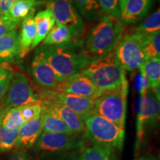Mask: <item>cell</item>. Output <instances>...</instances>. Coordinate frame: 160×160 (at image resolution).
Returning a JSON list of instances; mask_svg holds the SVG:
<instances>
[{
    "label": "cell",
    "instance_id": "cell-1",
    "mask_svg": "<svg viewBox=\"0 0 160 160\" xmlns=\"http://www.w3.org/2000/svg\"><path fill=\"white\" fill-rule=\"evenodd\" d=\"M37 52L65 79L82 72L97 59L88 53L81 40L59 45H42Z\"/></svg>",
    "mask_w": 160,
    "mask_h": 160
},
{
    "label": "cell",
    "instance_id": "cell-2",
    "mask_svg": "<svg viewBox=\"0 0 160 160\" xmlns=\"http://www.w3.org/2000/svg\"><path fill=\"white\" fill-rule=\"evenodd\" d=\"M82 73L89 78L102 94L112 91H128L125 70L118 61L114 50L93 60Z\"/></svg>",
    "mask_w": 160,
    "mask_h": 160
},
{
    "label": "cell",
    "instance_id": "cell-3",
    "mask_svg": "<svg viewBox=\"0 0 160 160\" xmlns=\"http://www.w3.org/2000/svg\"><path fill=\"white\" fill-rule=\"evenodd\" d=\"M125 25L120 19L107 14L102 16L88 36L85 45L86 51L96 58L113 51L122 38Z\"/></svg>",
    "mask_w": 160,
    "mask_h": 160
},
{
    "label": "cell",
    "instance_id": "cell-4",
    "mask_svg": "<svg viewBox=\"0 0 160 160\" xmlns=\"http://www.w3.org/2000/svg\"><path fill=\"white\" fill-rule=\"evenodd\" d=\"M85 137L97 145L114 149L122 148L125 128H121L101 116L93 113L84 119Z\"/></svg>",
    "mask_w": 160,
    "mask_h": 160
},
{
    "label": "cell",
    "instance_id": "cell-5",
    "mask_svg": "<svg viewBox=\"0 0 160 160\" xmlns=\"http://www.w3.org/2000/svg\"><path fill=\"white\" fill-rule=\"evenodd\" d=\"M32 104H41L40 93L33 88V85L25 74L13 73L8 89L0 100V106L8 110Z\"/></svg>",
    "mask_w": 160,
    "mask_h": 160
},
{
    "label": "cell",
    "instance_id": "cell-6",
    "mask_svg": "<svg viewBox=\"0 0 160 160\" xmlns=\"http://www.w3.org/2000/svg\"><path fill=\"white\" fill-rule=\"evenodd\" d=\"M125 91H112L99 95L94 100V113L121 128H125L127 111Z\"/></svg>",
    "mask_w": 160,
    "mask_h": 160
},
{
    "label": "cell",
    "instance_id": "cell-7",
    "mask_svg": "<svg viewBox=\"0 0 160 160\" xmlns=\"http://www.w3.org/2000/svg\"><path fill=\"white\" fill-rule=\"evenodd\" d=\"M142 33H134L122 38L114 48V53L124 70L133 71L139 69L145 60Z\"/></svg>",
    "mask_w": 160,
    "mask_h": 160
},
{
    "label": "cell",
    "instance_id": "cell-8",
    "mask_svg": "<svg viewBox=\"0 0 160 160\" xmlns=\"http://www.w3.org/2000/svg\"><path fill=\"white\" fill-rule=\"evenodd\" d=\"M46 5L51 11L55 22L67 27L71 32L74 41L80 40L85 25L71 0H48Z\"/></svg>",
    "mask_w": 160,
    "mask_h": 160
},
{
    "label": "cell",
    "instance_id": "cell-9",
    "mask_svg": "<svg viewBox=\"0 0 160 160\" xmlns=\"http://www.w3.org/2000/svg\"><path fill=\"white\" fill-rule=\"evenodd\" d=\"M41 101L61 104L69 108L84 119L94 113V98L79 97L51 89L40 92Z\"/></svg>",
    "mask_w": 160,
    "mask_h": 160
},
{
    "label": "cell",
    "instance_id": "cell-10",
    "mask_svg": "<svg viewBox=\"0 0 160 160\" xmlns=\"http://www.w3.org/2000/svg\"><path fill=\"white\" fill-rule=\"evenodd\" d=\"M82 142L73 135L42 132L36 142V150L42 153H64L79 148Z\"/></svg>",
    "mask_w": 160,
    "mask_h": 160
},
{
    "label": "cell",
    "instance_id": "cell-11",
    "mask_svg": "<svg viewBox=\"0 0 160 160\" xmlns=\"http://www.w3.org/2000/svg\"><path fill=\"white\" fill-rule=\"evenodd\" d=\"M53 91L94 99L102 94L89 78L82 72L61 82Z\"/></svg>",
    "mask_w": 160,
    "mask_h": 160
},
{
    "label": "cell",
    "instance_id": "cell-12",
    "mask_svg": "<svg viewBox=\"0 0 160 160\" xmlns=\"http://www.w3.org/2000/svg\"><path fill=\"white\" fill-rule=\"evenodd\" d=\"M31 73L36 82L47 89L54 90L65 80L57 74L47 61L36 51L31 62Z\"/></svg>",
    "mask_w": 160,
    "mask_h": 160
},
{
    "label": "cell",
    "instance_id": "cell-13",
    "mask_svg": "<svg viewBox=\"0 0 160 160\" xmlns=\"http://www.w3.org/2000/svg\"><path fill=\"white\" fill-rule=\"evenodd\" d=\"M142 97L137 118L138 138L142 137V127L147 122L156 121L159 116V101L157 100L153 91L145 90L141 92Z\"/></svg>",
    "mask_w": 160,
    "mask_h": 160
},
{
    "label": "cell",
    "instance_id": "cell-14",
    "mask_svg": "<svg viewBox=\"0 0 160 160\" xmlns=\"http://www.w3.org/2000/svg\"><path fill=\"white\" fill-rule=\"evenodd\" d=\"M42 109L47 110L62 119L71 130L73 134H79L85 132L83 118L69 108L61 104L41 101Z\"/></svg>",
    "mask_w": 160,
    "mask_h": 160
},
{
    "label": "cell",
    "instance_id": "cell-15",
    "mask_svg": "<svg viewBox=\"0 0 160 160\" xmlns=\"http://www.w3.org/2000/svg\"><path fill=\"white\" fill-rule=\"evenodd\" d=\"M153 0H119L120 19L125 25L137 22L151 9Z\"/></svg>",
    "mask_w": 160,
    "mask_h": 160
},
{
    "label": "cell",
    "instance_id": "cell-16",
    "mask_svg": "<svg viewBox=\"0 0 160 160\" xmlns=\"http://www.w3.org/2000/svg\"><path fill=\"white\" fill-rule=\"evenodd\" d=\"M19 54V33L17 28L0 37V62L14 61Z\"/></svg>",
    "mask_w": 160,
    "mask_h": 160
},
{
    "label": "cell",
    "instance_id": "cell-17",
    "mask_svg": "<svg viewBox=\"0 0 160 160\" xmlns=\"http://www.w3.org/2000/svg\"><path fill=\"white\" fill-rule=\"evenodd\" d=\"M18 132L17 147L24 148L33 147L42 133V125L40 117L26 122L18 129Z\"/></svg>",
    "mask_w": 160,
    "mask_h": 160
},
{
    "label": "cell",
    "instance_id": "cell-18",
    "mask_svg": "<svg viewBox=\"0 0 160 160\" xmlns=\"http://www.w3.org/2000/svg\"><path fill=\"white\" fill-rule=\"evenodd\" d=\"M33 13H31L22 22V29L19 33V59H23L31 51L32 44L37 36Z\"/></svg>",
    "mask_w": 160,
    "mask_h": 160
},
{
    "label": "cell",
    "instance_id": "cell-19",
    "mask_svg": "<svg viewBox=\"0 0 160 160\" xmlns=\"http://www.w3.org/2000/svg\"><path fill=\"white\" fill-rule=\"evenodd\" d=\"M43 3L44 0H22L12 5L3 17L18 25L28 16L34 13L36 8Z\"/></svg>",
    "mask_w": 160,
    "mask_h": 160
},
{
    "label": "cell",
    "instance_id": "cell-20",
    "mask_svg": "<svg viewBox=\"0 0 160 160\" xmlns=\"http://www.w3.org/2000/svg\"><path fill=\"white\" fill-rule=\"evenodd\" d=\"M34 21L37 27V36L32 44L31 49L43 42L56 22L54 17L48 8L39 11L34 17Z\"/></svg>",
    "mask_w": 160,
    "mask_h": 160
},
{
    "label": "cell",
    "instance_id": "cell-21",
    "mask_svg": "<svg viewBox=\"0 0 160 160\" xmlns=\"http://www.w3.org/2000/svg\"><path fill=\"white\" fill-rule=\"evenodd\" d=\"M142 76L147 81V89L152 90L160 83V59L158 57L146 59L140 66Z\"/></svg>",
    "mask_w": 160,
    "mask_h": 160
},
{
    "label": "cell",
    "instance_id": "cell-22",
    "mask_svg": "<svg viewBox=\"0 0 160 160\" xmlns=\"http://www.w3.org/2000/svg\"><path fill=\"white\" fill-rule=\"evenodd\" d=\"M40 119L42 125V132H53L73 135L65 122L51 111L42 109Z\"/></svg>",
    "mask_w": 160,
    "mask_h": 160
},
{
    "label": "cell",
    "instance_id": "cell-23",
    "mask_svg": "<svg viewBox=\"0 0 160 160\" xmlns=\"http://www.w3.org/2000/svg\"><path fill=\"white\" fill-rule=\"evenodd\" d=\"M79 160H118L115 149L94 144L82 152Z\"/></svg>",
    "mask_w": 160,
    "mask_h": 160
},
{
    "label": "cell",
    "instance_id": "cell-24",
    "mask_svg": "<svg viewBox=\"0 0 160 160\" xmlns=\"http://www.w3.org/2000/svg\"><path fill=\"white\" fill-rule=\"evenodd\" d=\"M72 2L85 19L95 21L103 16V11L97 0H71Z\"/></svg>",
    "mask_w": 160,
    "mask_h": 160
},
{
    "label": "cell",
    "instance_id": "cell-25",
    "mask_svg": "<svg viewBox=\"0 0 160 160\" xmlns=\"http://www.w3.org/2000/svg\"><path fill=\"white\" fill-rule=\"evenodd\" d=\"M73 40L70 30L65 26L55 24L51 31L43 40L42 45H59L71 42Z\"/></svg>",
    "mask_w": 160,
    "mask_h": 160
},
{
    "label": "cell",
    "instance_id": "cell-26",
    "mask_svg": "<svg viewBox=\"0 0 160 160\" xmlns=\"http://www.w3.org/2000/svg\"><path fill=\"white\" fill-rule=\"evenodd\" d=\"M143 51L146 59L160 57V33L144 34Z\"/></svg>",
    "mask_w": 160,
    "mask_h": 160
},
{
    "label": "cell",
    "instance_id": "cell-27",
    "mask_svg": "<svg viewBox=\"0 0 160 160\" xmlns=\"http://www.w3.org/2000/svg\"><path fill=\"white\" fill-rule=\"evenodd\" d=\"M18 130H10L4 126L0 125V151L7 152L17 147Z\"/></svg>",
    "mask_w": 160,
    "mask_h": 160
},
{
    "label": "cell",
    "instance_id": "cell-28",
    "mask_svg": "<svg viewBox=\"0 0 160 160\" xmlns=\"http://www.w3.org/2000/svg\"><path fill=\"white\" fill-rule=\"evenodd\" d=\"M160 31L159 8L144 20L143 22L136 28L135 32L142 34H151Z\"/></svg>",
    "mask_w": 160,
    "mask_h": 160
},
{
    "label": "cell",
    "instance_id": "cell-29",
    "mask_svg": "<svg viewBox=\"0 0 160 160\" xmlns=\"http://www.w3.org/2000/svg\"><path fill=\"white\" fill-rule=\"evenodd\" d=\"M25 123L21 116V107L7 110L4 115L2 125L10 130H18Z\"/></svg>",
    "mask_w": 160,
    "mask_h": 160
},
{
    "label": "cell",
    "instance_id": "cell-30",
    "mask_svg": "<svg viewBox=\"0 0 160 160\" xmlns=\"http://www.w3.org/2000/svg\"><path fill=\"white\" fill-rule=\"evenodd\" d=\"M41 113V104H32L21 106V116L25 122L39 118Z\"/></svg>",
    "mask_w": 160,
    "mask_h": 160
},
{
    "label": "cell",
    "instance_id": "cell-31",
    "mask_svg": "<svg viewBox=\"0 0 160 160\" xmlns=\"http://www.w3.org/2000/svg\"><path fill=\"white\" fill-rule=\"evenodd\" d=\"M100 8L105 14L115 19H120L119 0H97Z\"/></svg>",
    "mask_w": 160,
    "mask_h": 160
},
{
    "label": "cell",
    "instance_id": "cell-32",
    "mask_svg": "<svg viewBox=\"0 0 160 160\" xmlns=\"http://www.w3.org/2000/svg\"><path fill=\"white\" fill-rule=\"evenodd\" d=\"M13 76V72L6 69H2L0 71V100L5 95L8 89L10 82Z\"/></svg>",
    "mask_w": 160,
    "mask_h": 160
},
{
    "label": "cell",
    "instance_id": "cell-33",
    "mask_svg": "<svg viewBox=\"0 0 160 160\" xmlns=\"http://www.w3.org/2000/svg\"><path fill=\"white\" fill-rule=\"evenodd\" d=\"M17 25L6 18L0 17V37H2L8 32L17 28Z\"/></svg>",
    "mask_w": 160,
    "mask_h": 160
},
{
    "label": "cell",
    "instance_id": "cell-34",
    "mask_svg": "<svg viewBox=\"0 0 160 160\" xmlns=\"http://www.w3.org/2000/svg\"><path fill=\"white\" fill-rule=\"evenodd\" d=\"M19 1H22V0H0L2 17L5 16L8 13V11L12 7V5Z\"/></svg>",
    "mask_w": 160,
    "mask_h": 160
},
{
    "label": "cell",
    "instance_id": "cell-35",
    "mask_svg": "<svg viewBox=\"0 0 160 160\" xmlns=\"http://www.w3.org/2000/svg\"><path fill=\"white\" fill-rule=\"evenodd\" d=\"M10 160H29V159L25 152L21 151L13 154Z\"/></svg>",
    "mask_w": 160,
    "mask_h": 160
},
{
    "label": "cell",
    "instance_id": "cell-36",
    "mask_svg": "<svg viewBox=\"0 0 160 160\" xmlns=\"http://www.w3.org/2000/svg\"><path fill=\"white\" fill-rule=\"evenodd\" d=\"M56 160H79V158L76 155H73V153H70L68 156H65Z\"/></svg>",
    "mask_w": 160,
    "mask_h": 160
},
{
    "label": "cell",
    "instance_id": "cell-37",
    "mask_svg": "<svg viewBox=\"0 0 160 160\" xmlns=\"http://www.w3.org/2000/svg\"><path fill=\"white\" fill-rule=\"evenodd\" d=\"M6 111H7V110L3 108H2L1 106H0V125H1L3 117H4V115H5Z\"/></svg>",
    "mask_w": 160,
    "mask_h": 160
},
{
    "label": "cell",
    "instance_id": "cell-38",
    "mask_svg": "<svg viewBox=\"0 0 160 160\" xmlns=\"http://www.w3.org/2000/svg\"><path fill=\"white\" fill-rule=\"evenodd\" d=\"M134 160H157L156 158L152 157H139L138 159H136Z\"/></svg>",
    "mask_w": 160,
    "mask_h": 160
},
{
    "label": "cell",
    "instance_id": "cell-39",
    "mask_svg": "<svg viewBox=\"0 0 160 160\" xmlns=\"http://www.w3.org/2000/svg\"><path fill=\"white\" fill-rule=\"evenodd\" d=\"M2 17V13H1V5H0V17Z\"/></svg>",
    "mask_w": 160,
    "mask_h": 160
},
{
    "label": "cell",
    "instance_id": "cell-40",
    "mask_svg": "<svg viewBox=\"0 0 160 160\" xmlns=\"http://www.w3.org/2000/svg\"><path fill=\"white\" fill-rule=\"evenodd\" d=\"M2 67H0V71H2Z\"/></svg>",
    "mask_w": 160,
    "mask_h": 160
}]
</instances>
